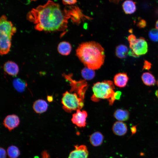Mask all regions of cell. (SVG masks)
<instances>
[{"label": "cell", "mask_w": 158, "mask_h": 158, "mask_svg": "<svg viewBox=\"0 0 158 158\" xmlns=\"http://www.w3.org/2000/svg\"><path fill=\"white\" fill-rule=\"evenodd\" d=\"M69 18L59 4L51 0L32 8L27 15V19L34 24L35 30L47 32L64 31Z\"/></svg>", "instance_id": "6da1fadb"}, {"label": "cell", "mask_w": 158, "mask_h": 158, "mask_svg": "<svg viewBox=\"0 0 158 158\" xmlns=\"http://www.w3.org/2000/svg\"><path fill=\"white\" fill-rule=\"evenodd\" d=\"M76 51L80 60L90 69L97 70L104 62V49L97 42L90 41L82 43L78 46Z\"/></svg>", "instance_id": "7a4b0ae2"}, {"label": "cell", "mask_w": 158, "mask_h": 158, "mask_svg": "<svg viewBox=\"0 0 158 158\" xmlns=\"http://www.w3.org/2000/svg\"><path fill=\"white\" fill-rule=\"evenodd\" d=\"M16 29L12 23L7 20L4 15L0 19V53L1 55L6 54L10 50L13 36Z\"/></svg>", "instance_id": "3957f363"}, {"label": "cell", "mask_w": 158, "mask_h": 158, "mask_svg": "<svg viewBox=\"0 0 158 158\" xmlns=\"http://www.w3.org/2000/svg\"><path fill=\"white\" fill-rule=\"evenodd\" d=\"M115 89L114 84L111 80L97 82L92 87L93 94L91 100L94 102H98L101 99H107L109 104L111 105L116 100Z\"/></svg>", "instance_id": "277c9868"}, {"label": "cell", "mask_w": 158, "mask_h": 158, "mask_svg": "<svg viewBox=\"0 0 158 158\" xmlns=\"http://www.w3.org/2000/svg\"><path fill=\"white\" fill-rule=\"evenodd\" d=\"M84 99L77 92L66 91L62 95L61 102L63 110L67 112L81 109L84 105Z\"/></svg>", "instance_id": "5b68a950"}, {"label": "cell", "mask_w": 158, "mask_h": 158, "mask_svg": "<svg viewBox=\"0 0 158 158\" xmlns=\"http://www.w3.org/2000/svg\"><path fill=\"white\" fill-rule=\"evenodd\" d=\"M63 76L69 82L71 87L70 91L76 92L84 99L85 94L88 86L86 80H82L76 81L72 78L71 75L63 74Z\"/></svg>", "instance_id": "8992f818"}, {"label": "cell", "mask_w": 158, "mask_h": 158, "mask_svg": "<svg viewBox=\"0 0 158 158\" xmlns=\"http://www.w3.org/2000/svg\"><path fill=\"white\" fill-rule=\"evenodd\" d=\"M129 55L135 57L146 54L148 51V44L145 39L141 37L137 39L134 43L129 46Z\"/></svg>", "instance_id": "52a82bcc"}, {"label": "cell", "mask_w": 158, "mask_h": 158, "mask_svg": "<svg viewBox=\"0 0 158 158\" xmlns=\"http://www.w3.org/2000/svg\"><path fill=\"white\" fill-rule=\"evenodd\" d=\"M64 10L70 18L75 23L79 22L81 18H83L85 16L82 13L81 10L75 6H66Z\"/></svg>", "instance_id": "ba28073f"}, {"label": "cell", "mask_w": 158, "mask_h": 158, "mask_svg": "<svg viewBox=\"0 0 158 158\" xmlns=\"http://www.w3.org/2000/svg\"><path fill=\"white\" fill-rule=\"evenodd\" d=\"M76 111V112L72 115L71 121L79 127H85L86 124V118L87 116V112L80 109H77Z\"/></svg>", "instance_id": "9c48e42d"}, {"label": "cell", "mask_w": 158, "mask_h": 158, "mask_svg": "<svg viewBox=\"0 0 158 158\" xmlns=\"http://www.w3.org/2000/svg\"><path fill=\"white\" fill-rule=\"evenodd\" d=\"M89 152L85 145H76L74 149L70 153L68 158H88Z\"/></svg>", "instance_id": "30bf717a"}, {"label": "cell", "mask_w": 158, "mask_h": 158, "mask_svg": "<svg viewBox=\"0 0 158 158\" xmlns=\"http://www.w3.org/2000/svg\"><path fill=\"white\" fill-rule=\"evenodd\" d=\"M19 123V118L15 114L7 116L4 119L3 123L5 127L10 131L18 127Z\"/></svg>", "instance_id": "8fae6325"}, {"label": "cell", "mask_w": 158, "mask_h": 158, "mask_svg": "<svg viewBox=\"0 0 158 158\" xmlns=\"http://www.w3.org/2000/svg\"><path fill=\"white\" fill-rule=\"evenodd\" d=\"M129 78L127 74L125 73H120L116 74L114 76V84L119 87H125L127 83Z\"/></svg>", "instance_id": "7c38bea8"}, {"label": "cell", "mask_w": 158, "mask_h": 158, "mask_svg": "<svg viewBox=\"0 0 158 158\" xmlns=\"http://www.w3.org/2000/svg\"><path fill=\"white\" fill-rule=\"evenodd\" d=\"M112 129L114 133L118 136L125 135L127 131V127L125 123L122 121H117L113 125Z\"/></svg>", "instance_id": "4fadbf2b"}, {"label": "cell", "mask_w": 158, "mask_h": 158, "mask_svg": "<svg viewBox=\"0 0 158 158\" xmlns=\"http://www.w3.org/2000/svg\"><path fill=\"white\" fill-rule=\"evenodd\" d=\"M5 71L8 74L16 76L19 72V67L17 64L14 62L8 61L6 62L4 66Z\"/></svg>", "instance_id": "5bb4252c"}, {"label": "cell", "mask_w": 158, "mask_h": 158, "mask_svg": "<svg viewBox=\"0 0 158 158\" xmlns=\"http://www.w3.org/2000/svg\"><path fill=\"white\" fill-rule=\"evenodd\" d=\"M104 137L100 132L97 131L91 134L89 137V141L90 144L95 147H98L103 143Z\"/></svg>", "instance_id": "9a60e30c"}, {"label": "cell", "mask_w": 158, "mask_h": 158, "mask_svg": "<svg viewBox=\"0 0 158 158\" xmlns=\"http://www.w3.org/2000/svg\"><path fill=\"white\" fill-rule=\"evenodd\" d=\"M48 105L46 102L43 99H39L34 103L33 108L37 113L41 114L46 111L47 109Z\"/></svg>", "instance_id": "2e32d148"}, {"label": "cell", "mask_w": 158, "mask_h": 158, "mask_svg": "<svg viewBox=\"0 0 158 158\" xmlns=\"http://www.w3.org/2000/svg\"><path fill=\"white\" fill-rule=\"evenodd\" d=\"M72 49L71 44L68 42L62 41L58 44L57 50L59 53L63 55L69 54Z\"/></svg>", "instance_id": "e0dca14e"}, {"label": "cell", "mask_w": 158, "mask_h": 158, "mask_svg": "<svg viewBox=\"0 0 158 158\" xmlns=\"http://www.w3.org/2000/svg\"><path fill=\"white\" fill-rule=\"evenodd\" d=\"M122 8L124 12L126 14H131L136 11L135 2L131 0H127L123 2Z\"/></svg>", "instance_id": "ac0fdd59"}, {"label": "cell", "mask_w": 158, "mask_h": 158, "mask_svg": "<svg viewBox=\"0 0 158 158\" xmlns=\"http://www.w3.org/2000/svg\"><path fill=\"white\" fill-rule=\"evenodd\" d=\"M114 116L115 118L119 121H125L129 119V113L126 110L118 109L114 112Z\"/></svg>", "instance_id": "d6986e66"}, {"label": "cell", "mask_w": 158, "mask_h": 158, "mask_svg": "<svg viewBox=\"0 0 158 158\" xmlns=\"http://www.w3.org/2000/svg\"><path fill=\"white\" fill-rule=\"evenodd\" d=\"M141 77L143 83L147 86L154 85L155 83V78L152 74L149 72L144 73Z\"/></svg>", "instance_id": "ffe728a7"}, {"label": "cell", "mask_w": 158, "mask_h": 158, "mask_svg": "<svg viewBox=\"0 0 158 158\" xmlns=\"http://www.w3.org/2000/svg\"><path fill=\"white\" fill-rule=\"evenodd\" d=\"M129 50L127 47L123 44H120L117 47L116 49V56L120 59L125 58L128 54Z\"/></svg>", "instance_id": "44dd1931"}, {"label": "cell", "mask_w": 158, "mask_h": 158, "mask_svg": "<svg viewBox=\"0 0 158 158\" xmlns=\"http://www.w3.org/2000/svg\"><path fill=\"white\" fill-rule=\"evenodd\" d=\"M13 85L14 88L19 92H23L27 86L26 82L19 78H16L13 80Z\"/></svg>", "instance_id": "7402d4cb"}, {"label": "cell", "mask_w": 158, "mask_h": 158, "mask_svg": "<svg viewBox=\"0 0 158 158\" xmlns=\"http://www.w3.org/2000/svg\"><path fill=\"white\" fill-rule=\"evenodd\" d=\"M7 151L9 158H18L20 155V152L18 148L14 145H11L8 147Z\"/></svg>", "instance_id": "603a6c76"}, {"label": "cell", "mask_w": 158, "mask_h": 158, "mask_svg": "<svg viewBox=\"0 0 158 158\" xmlns=\"http://www.w3.org/2000/svg\"><path fill=\"white\" fill-rule=\"evenodd\" d=\"M81 74L82 77L85 80H90L95 76V73L94 70L87 67L83 68L81 71Z\"/></svg>", "instance_id": "cb8c5ba5"}, {"label": "cell", "mask_w": 158, "mask_h": 158, "mask_svg": "<svg viewBox=\"0 0 158 158\" xmlns=\"http://www.w3.org/2000/svg\"><path fill=\"white\" fill-rule=\"evenodd\" d=\"M148 35L150 39L154 42H158V29L153 28L149 32Z\"/></svg>", "instance_id": "d4e9b609"}, {"label": "cell", "mask_w": 158, "mask_h": 158, "mask_svg": "<svg viewBox=\"0 0 158 158\" xmlns=\"http://www.w3.org/2000/svg\"><path fill=\"white\" fill-rule=\"evenodd\" d=\"M137 38L133 34H131L129 35L128 38V40L129 43V46L132 45Z\"/></svg>", "instance_id": "484cf974"}, {"label": "cell", "mask_w": 158, "mask_h": 158, "mask_svg": "<svg viewBox=\"0 0 158 158\" xmlns=\"http://www.w3.org/2000/svg\"><path fill=\"white\" fill-rule=\"evenodd\" d=\"M152 64L149 62L147 60H145L143 66V70H149L151 67Z\"/></svg>", "instance_id": "4316f807"}, {"label": "cell", "mask_w": 158, "mask_h": 158, "mask_svg": "<svg viewBox=\"0 0 158 158\" xmlns=\"http://www.w3.org/2000/svg\"><path fill=\"white\" fill-rule=\"evenodd\" d=\"M137 25L138 27L140 28H143L146 26V23L145 20L141 19L138 22Z\"/></svg>", "instance_id": "83f0119b"}, {"label": "cell", "mask_w": 158, "mask_h": 158, "mask_svg": "<svg viewBox=\"0 0 158 158\" xmlns=\"http://www.w3.org/2000/svg\"><path fill=\"white\" fill-rule=\"evenodd\" d=\"M63 4L65 5H73L77 2V0H62Z\"/></svg>", "instance_id": "f1b7e54d"}, {"label": "cell", "mask_w": 158, "mask_h": 158, "mask_svg": "<svg viewBox=\"0 0 158 158\" xmlns=\"http://www.w3.org/2000/svg\"><path fill=\"white\" fill-rule=\"evenodd\" d=\"M0 158H6V152L5 150L3 147H0Z\"/></svg>", "instance_id": "f546056e"}, {"label": "cell", "mask_w": 158, "mask_h": 158, "mask_svg": "<svg viewBox=\"0 0 158 158\" xmlns=\"http://www.w3.org/2000/svg\"><path fill=\"white\" fill-rule=\"evenodd\" d=\"M41 158H50V157L46 151H43L42 153Z\"/></svg>", "instance_id": "4dcf8cb0"}, {"label": "cell", "mask_w": 158, "mask_h": 158, "mask_svg": "<svg viewBox=\"0 0 158 158\" xmlns=\"http://www.w3.org/2000/svg\"><path fill=\"white\" fill-rule=\"evenodd\" d=\"M136 126H133L131 127V135L130 137L133 135L135 134L137 131Z\"/></svg>", "instance_id": "1f68e13d"}, {"label": "cell", "mask_w": 158, "mask_h": 158, "mask_svg": "<svg viewBox=\"0 0 158 158\" xmlns=\"http://www.w3.org/2000/svg\"><path fill=\"white\" fill-rule=\"evenodd\" d=\"M121 93L120 91H118L115 92V98L116 99H119L120 97Z\"/></svg>", "instance_id": "d6a6232c"}, {"label": "cell", "mask_w": 158, "mask_h": 158, "mask_svg": "<svg viewBox=\"0 0 158 158\" xmlns=\"http://www.w3.org/2000/svg\"><path fill=\"white\" fill-rule=\"evenodd\" d=\"M110 1L113 2L115 3H118L120 1L122 0H109Z\"/></svg>", "instance_id": "836d02e7"}, {"label": "cell", "mask_w": 158, "mask_h": 158, "mask_svg": "<svg viewBox=\"0 0 158 158\" xmlns=\"http://www.w3.org/2000/svg\"><path fill=\"white\" fill-rule=\"evenodd\" d=\"M155 26L156 28L158 29V20L156 21V23Z\"/></svg>", "instance_id": "e575fe53"}, {"label": "cell", "mask_w": 158, "mask_h": 158, "mask_svg": "<svg viewBox=\"0 0 158 158\" xmlns=\"http://www.w3.org/2000/svg\"><path fill=\"white\" fill-rule=\"evenodd\" d=\"M155 94L157 97H158V90L156 91Z\"/></svg>", "instance_id": "d590c367"}, {"label": "cell", "mask_w": 158, "mask_h": 158, "mask_svg": "<svg viewBox=\"0 0 158 158\" xmlns=\"http://www.w3.org/2000/svg\"><path fill=\"white\" fill-rule=\"evenodd\" d=\"M157 84H158V81H157Z\"/></svg>", "instance_id": "8d00e7d4"}]
</instances>
